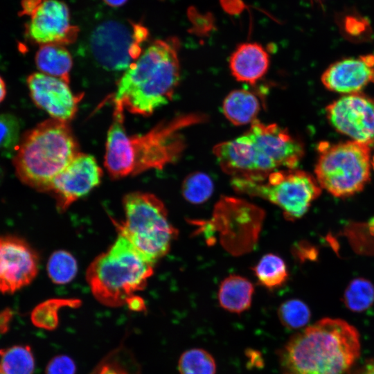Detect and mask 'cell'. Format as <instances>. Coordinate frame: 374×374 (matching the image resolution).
Instances as JSON below:
<instances>
[{
	"label": "cell",
	"mask_w": 374,
	"mask_h": 374,
	"mask_svg": "<svg viewBox=\"0 0 374 374\" xmlns=\"http://www.w3.org/2000/svg\"><path fill=\"white\" fill-rule=\"evenodd\" d=\"M321 80L329 91L344 95L361 92L374 83V55L340 60L330 64Z\"/></svg>",
	"instance_id": "16"
},
{
	"label": "cell",
	"mask_w": 374,
	"mask_h": 374,
	"mask_svg": "<svg viewBox=\"0 0 374 374\" xmlns=\"http://www.w3.org/2000/svg\"><path fill=\"white\" fill-rule=\"evenodd\" d=\"M254 287L246 278L239 275H230L220 283L218 301L224 310L240 314L247 310L252 302Z\"/></svg>",
	"instance_id": "18"
},
{
	"label": "cell",
	"mask_w": 374,
	"mask_h": 374,
	"mask_svg": "<svg viewBox=\"0 0 374 374\" xmlns=\"http://www.w3.org/2000/svg\"><path fill=\"white\" fill-rule=\"evenodd\" d=\"M179 374H215L213 356L202 348H192L183 353L178 362Z\"/></svg>",
	"instance_id": "25"
},
{
	"label": "cell",
	"mask_w": 374,
	"mask_h": 374,
	"mask_svg": "<svg viewBox=\"0 0 374 374\" xmlns=\"http://www.w3.org/2000/svg\"><path fill=\"white\" fill-rule=\"evenodd\" d=\"M91 374H141V369L133 355L120 347L103 358Z\"/></svg>",
	"instance_id": "23"
},
{
	"label": "cell",
	"mask_w": 374,
	"mask_h": 374,
	"mask_svg": "<svg viewBox=\"0 0 374 374\" xmlns=\"http://www.w3.org/2000/svg\"><path fill=\"white\" fill-rule=\"evenodd\" d=\"M128 308L133 311L141 312L145 309V303L141 298L138 296H131L126 302Z\"/></svg>",
	"instance_id": "35"
},
{
	"label": "cell",
	"mask_w": 374,
	"mask_h": 374,
	"mask_svg": "<svg viewBox=\"0 0 374 374\" xmlns=\"http://www.w3.org/2000/svg\"><path fill=\"white\" fill-rule=\"evenodd\" d=\"M26 35L40 46H65L78 38L79 28L71 24L67 5L60 0H42L30 14Z\"/></svg>",
	"instance_id": "12"
},
{
	"label": "cell",
	"mask_w": 374,
	"mask_h": 374,
	"mask_svg": "<svg viewBox=\"0 0 374 374\" xmlns=\"http://www.w3.org/2000/svg\"><path fill=\"white\" fill-rule=\"evenodd\" d=\"M213 188V182L208 175L194 172L184 180L181 193L186 201L198 204L206 202L211 197Z\"/></svg>",
	"instance_id": "28"
},
{
	"label": "cell",
	"mask_w": 374,
	"mask_h": 374,
	"mask_svg": "<svg viewBox=\"0 0 374 374\" xmlns=\"http://www.w3.org/2000/svg\"><path fill=\"white\" fill-rule=\"evenodd\" d=\"M12 316V312L10 309L0 312V333L3 334L8 331Z\"/></svg>",
	"instance_id": "33"
},
{
	"label": "cell",
	"mask_w": 374,
	"mask_h": 374,
	"mask_svg": "<svg viewBox=\"0 0 374 374\" xmlns=\"http://www.w3.org/2000/svg\"><path fill=\"white\" fill-rule=\"evenodd\" d=\"M20 129L17 116L11 114H0V152L15 154L20 141Z\"/></svg>",
	"instance_id": "30"
},
{
	"label": "cell",
	"mask_w": 374,
	"mask_h": 374,
	"mask_svg": "<svg viewBox=\"0 0 374 374\" xmlns=\"http://www.w3.org/2000/svg\"><path fill=\"white\" fill-rule=\"evenodd\" d=\"M148 33V28L141 23L104 19L90 31L87 51L103 69L124 72L141 54Z\"/></svg>",
	"instance_id": "10"
},
{
	"label": "cell",
	"mask_w": 374,
	"mask_h": 374,
	"mask_svg": "<svg viewBox=\"0 0 374 374\" xmlns=\"http://www.w3.org/2000/svg\"><path fill=\"white\" fill-rule=\"evenodd\" d=\"M1 374V373H0Z\"/></svg>",
	"instance_id": "40"
},
{
	"label": "cell",
	"mask_w": 374,
	"mask_h": 374,
	"mask_svg": "<svg viewBox=\"0 0 374 374\" xmlns=\"http://www.w3.org/2000/svg\"><path fill=\"white\" fill-rule=\"evenodd\" d=\"M258 282L267 289L282 286L287 279L288 271L285 261L274 253L263 256L253 268Z\"/></svg>",
	"instance_id": "22"
},
{
	"label": "cell",
	"mask_w": 374,
	"mask_h": 374,
	"mask_svg": "<svg viewBox=\"0 0 374 374\" xmlns=\"http://www.w3.org/2000/svg\"><path fill=\"white\" fill-rule=\"evenodd\" d=\"M231 184L237 193L276 205L290 221L302 217L322 189L315 177L296 168L277 170L260 180L231 178Z\"/></svg>",
	"instance_id": "9"
},
{
	"label": "cell",
	"mask_w": 374,
	"mask_h": 374,
	"mask_svg": "<svg viewBox=\"0 0 374 374\" xmlns=\"http://www.w3.org/2000/svg\"><path fill=\"white\" fill-rule=\"evenodd\" d=\"M38 268V256L25 240L0 237V292L12 294L29 285Z\"/></svg>",
	"instance_id": "14"
},
{
	"label": "cell",
	"mask_w": 374,
	"mask_h": 374,
	"mask_svg": "<svg viewBox=\"0 0 374 374\" xmlns=\"http://www.w3.org/2000/svg\"><path fill=\"white\" fill-rule=\"evenodd\" d=\"M179 47L175 37L150 44L119 78L114 105L148 116L169 103L180 80Z\"/></svg>",
	"instance_id": "4"
},
{
	"label": "cell",
	"mask_w": 374,
	"mask_h": 374,
	"mask_svg": "<svg viewBox=\"0 0 374 374\" xmlns=\"http://www.w3.org/2000/svg\"><path fill=\"white\" fill-rule=\"evenodd\" d=\"M360 354L357 330L324 318L292 336L280 350L284 374H346Z\"/></svg>",
	"instance_id": "3"
},
{
	"label": "cell",
	"mask_w": 374,
	"mask_h": 374,
	"mask_svg": "<svg viewBox=\"0 0 374 374\" xmlns=\"http://www.w3.org/2000/svg\"><path fill=\"white\" fill-rule=\"evenodd\" d=\"M344 302L353 312H361L374 302V286L368 280L358 278L352 280L344 292Z\"/></svg>",
	"instance_id": "27"
},
{
	"label": "cell",
	"mask_w": 374,
	"mask_h": 374,
	"mask_svg": "<svg viewBox=\"0 0 374 374\" xmlns=\"http://www.w3.org/2000/svg\"><path fill=\"white\" fill-rule=\"evenodd\" d=\"M6 95V87L4 80L0 76V103L4 100Z\"/></svg>",
	"instance_id": "38"
},
{
	"label": "cell",
	"mask_w": 374,
	"mask_h": 374,
	"mask_svg": "<svg viewBox=\"0 0 374 374\" xmlns=\"http://www.w3.org/2000/svg\"><path fill=\"white\" fill-rule=\"evenodd\" d=\"M331 126L352 141L374 144V97L362 92L343 95L326 107Z\"/></svg>",
	"instance_id": "11"
},
{
	"label": "cell",
	"mask_w": 374,
	"mask_h": 374,
	"mask_svg": "<svg viewBox=\"0 0 374 374\" xmlns=\"http://www.w3.org/2000/svg\"><path fill=\"white\" fill-rule=\"evenodd\" d=\"M278 315L280 323L288 329H299L310 321V311L307 305L299 299H290L279 307Z\"/></svg>",
	"instance_id": "29"
},
{
	"label": "cell",
	"mask_w": 374,
	"mask_h": 374,
	"mask_svg": "<svg viewBox=\"0 0 374 374\" xmlns=\"http://www.w3.org/2000/svg\"><path fill=\"white\" fill-rule=\"evenodd\" d=\"M1 176H2V171H1V169L0 168V180H1Z\"/></svg>",
	"instance_id": "39"
},
{
	"label": "cell",
	"mask_w": 374,
	"mask_h": 374,
	"mask_svg": "<svg viewBox=\"0 0 374 374\" xmlns=\"http://www.w3.org/2000/svg\"><path fill=\"white\" fill-rule=\"evenodd\" d=\"M69 83L53 76L36 72L27 78L30 98L51 118L69 123L75 116L82 94H75Z\"/></svg>",
	"instance_id": "15"
},
{
	"label": "cell",
	"mask_w": 374,
	"mask_h": 374,
	"mask_svg": "<svg viewBox=\"0 0 374 374\" xmlns=\"http://www.w3.org/2000/svg\"><path fill=\"white\" fill-rule=\"evenodd\" d=\"M76 364L68 355H58L47 364L45 374H75Z\"/></svg>",
	"instance_id": "31"
},
{
	"label": "cell",
	"mask_w": 374,
	"mask_h": 374,
	"mask_svg": "<svg viewBox=\"0 0 374 374\" xmlns=\"http://www.w3.org/2000/svg\"><path fill=\"white\" fill-rule=\"evenodd\" d=\"M76 300L50 299L37 305L31 312L30 320L37 328L46 330H55L59 324V310L64 307H78Z\"/></svg>",
	"instance_id": "24"
},
{
	"label": "cell",
	"mask_w": 374,
	"mask_h": 374,
	"mask_svg": "<svg viewBox=\"0 0 374 374\" xmlns=\"http://www.w3.org/2000/svg\"><path fill=\"white\" fill-rule=\"evenodd\" d=\"M260 110L258 96L247 89H235L224 98L222 112L234 125L251 124L256 120Z\"/></svg>",
	"instance_id": "19"
},
{
	"label": "cell",
	"mask_w": 374,
	"mask_h": 374,
	"mask_svg": "<svg viewBox=\"0 0 374 374\" xmlns=\"http://www.w3.org/2000/svg\"><path fill=\"white\" fill-rule=\"evenodd\" d=\"M269 63V54L260 44L245 42L231 55L229 69L236 80L253 84L266 74Z\"/></svg>",
	"instance_id": "17"
},
{
	"label": "cell",
	"mask_w": 374,
	"mask_h": 374,
	"mask_svg": "<svg viewBox=\"0 0 374 374\" xmlns=\"http://www.w3.org/2000/svg\"><path fill=\"white\" fill-rule=\"evenodd\" d=\"M154 265L119 234L109 249L93 260L86 278L98 302L118 308L144 289L153 274Z\"/></svg>",
	"instance_id": "6"
},
{
	"label": "cell",
	"mask_w": 374,
	"mask_h": 374,
	"mask_svg": "<svg viewBox=\"0 0 374 374\" xmlns=\"http://www.w3.org/2000/svg\"><path fill=\"white\" fill-rule=\"evenodd\" d=\"M35 64L40 73L60 78L69 83L73 60L64 46H40L36 53Z\"/></svg>",
	"instance_id": "20"
},
{
	"label": "cell",
	"mask_w": 374,
	"mask_h": 374,
	"mask_svg": "<svg viewBox=\"0 0 374 374\" xmlns=\"http://www.w3.org/2000/svg\"><path fill=\"white\" fill-rule=\"evenodd\" d=\"M123 112L121 107L114 106L106 141L104 164L113 179L161 170L173 163L185 148L180 130L206 119L203 115H182L163 121L144 134L128 135Z\"/></svg>",
	"instance_id": "1"
},
{
	"label": "cell",
	"mask_w": 374,
	"mask_h": 374,
	"mask_svg": "<svg viewBox=\"0 0 374 374\" xmlns=\"http://www.w3.org/2000/svg\"><path fill=\"white\" fill-rule=\"evenodd\" d=\"M78 265L75 258L69 252L59 250L53 252L47 262V272L55 284L64 285L75 276Z\"/></svg>",
	"instance_id": "26"
},
{
	"label": "cell",
	"mask_w": 374,
	"mask_h": 374,
	"mask_svg": "<svg viewBox=\"0 0 374 374\" xmlns=\"http://www.w3.org/2000/svg\"><path fill=\"white\" fill-rule=\"evenodd\" d=\"M358 374H374V360L366 364Z\"/></svg>",
	"instance_id": "36"
},
{
	"label": "cell",
	"mask_w": 374,
	"mask_h": 374,
	"mask_svg": "<svg viewBox=\"0 0 374 374\" xmlns=\"http://www.w3.org/2000/svg\"><path fill=\"white\" fill-rule=\"evenodd\" d=\"M315 178L321 188L337 197L362 191L371 178L370 145L354 141L321 142Z\"/></svg>",
	"instance_id": "8"
},
{
	"label": "cell",
	"mask_w": 374,
	"mask_h": 374,
	"mask_svg": "<svg viewBox=\"0 0 374 374\" xmlns=\"http://www.w3.org/2000/svg\"><path fill=\"white\" fill-rule=\"evenodd\" d=\"M123 203L125 221L114 222L119 234L155 263L167 254L177 236L164 204L153 194L143 192L126 195Z\"/></svg>",
	"instance_id": "7"
},
{
	"label": "cell",
	"mask_w": 374,
	"mask_h": 374,
	"mask_svg": "<svg viewBox=\"0 0 374 374\" xmlns=\"http://www.w3.org/2000/svg\"><path fill=\"white\" fill-rule=\"evenodd\" d=\"M42 0H22L20 15L30 16Z\"/></svg>",
	"instance_id": "34"
},
{
	"label": "cell",
	"mask_w": 374,
	"mask_h": 374,
	"mask_svg": "<svg viewBox=\"0 0 374 374\" xmlns=\"http://www.w3.org/2000/svg\"><path fill=\"white\" fill-rule=\"evenodd\" d=\"M68 123L48 119L20 139L13 165L23 184L48 193L54 178L80 152Z\"/></svg>",
	"instance_id": "5"
},
{
	"label": "cell",
	"mask_w": 374,
	"mask_h": 374,
	"mask_svg": "<svg viewBox=\"0 0 374 374\" xmlns=\"http://www.w3.org/2000/svg\"><path fill=\"white\" fill-rule=\"evenodd\" d=\"M102 176L96 159L80 152L54 178L48 193L54 195L57 207L62 212L98 186Z\"/></svg>",
	"instance_id": "13"
},
{
	"label": "cell",
	"mask_w": 374,
	"mask_h": 374,
	"mask_svg": "<svg viewBox=\"0 0 374 374\" xmlns=\"http://www.w3.org/2000/svg\"><path fill=\"white\" fill-rule=\"evenodd\" d=\"M346 31L352 35H359L368 28V22L357 15H347L344 19Z\"/></svg>",
	"instance_id": "32"
},
{
	"label": "cell",
	"mask_w": 374,
	"mask_h": 374,
	"mask_svg": "<svg viewBox=\"0 0 374 374\" xmlns=\"http://www.w3.org/2000/svg\"><path fill=\"white\" fill-rule=\"evenodd\" d=\"M108 6L112 8H119L123 6L127 0H103Z\"/></svg>",
	"instance_id": "37"
},
{
	"label": "cell",
	"mask_w": 374,
	"mask_h": 374,
	"mask_svg": "<svg viewBox=\"0 0 374 374\" xmlns=\"http://www.w3.org/2000/svg\"><path fill=\"white\" fill-rule=\"evenodd\" d=\"M35 361L31 348L14 345L0 350L1 374H33Z\"/></svg>",
	"instance_id": "21"
},
{
	"label": "cell",
	"mask_w": 374,
	"mask_h": 374,
	"mask_svg": "<svg viewBox=\"0 0 374 374\" xmlns=\"http://www.w3.org/2000/svg\"><path fill=\"white\" fill-rule=\"evenodd\" d=\"M213 154L231 178L260 180L277 170L296 168L305 147L285 128L256 119L241 136L215 145Z\"/></svg>",
	"instance_id": "2"
}]
</instances>
